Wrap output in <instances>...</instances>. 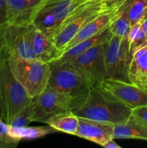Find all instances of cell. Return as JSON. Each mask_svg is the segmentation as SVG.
Here are the masks:
<instances>
[{"label": "cell", "instance_id": "obj_1", "mask_svg": "<svg viewBox=\"0 0 147 148\" xmlns=\"http://www.w3.org/2000/svg\"><path fill=\"white\" fill-rule=\"evenodd\" d=\"M131 108L102 88H91L83 103L72 110L78 117L118 124L127 121Z\"/></svg>", "mask_w": 147, "mask_h": 148}, {"label": "cell", "instance_id": "obj_2", "mask_svg": "<svg viewBox=\"0 0 147 148\" xmlns=\"http://www.w3.org/2000/svg\"><path fill=\"white\" fill-rule=\"evenodd\" d=\"M12 72L8 58L1 53L0 61V114L10 124L13 117L33 101Z\"/></svg>", "mask_w": 147, "mask_h": 148}, {"label": "cell", "instance_id": "obj_3", "mask_svg": "<svg viewBox=\"0 0 147 148\" xmlns=\"http://www.w3.org/2000/svg\"><path fill=\"white\" fill-rule=\"evenodd\" d=\"M50 65L48 85L67 97L71 111L82 105L91 90L85 78L66 62L56 61Z\"/></svg>", "mask_w": 147, "mask_h": 148}, {"label": "cell", "instance_id": "obj_4", "mask_svg": "<svg viewBox=\"0 0 147 148\" xmlns=\"http://www.w3.org/2000/svg\"><path fill=\"white\" fill-rule=\"evenodd\" d=\"M115 2H108L105 0H94L90 4L61 23L50 39L56 50V56L53 61L63 53L68 43L89 22L109 10Z\"/></svg>", "mask_w": 147, "mask_h": 148}, {"label": "cell", "instance_id": "obj_5", "mask_svg": "<svg viewBox=\"0 0 147 148\" xmlns=\"http://www.w3.org/2000/svg\"><path fill=\"white\" fill-rule=\"evenodd\" d=\"M9 63L14 76L30 98L40 95L48 85L50 76L49 62L37 59H9Z\"/></svg>", "mask_w": 147, "mask_h": 148}, {"label": "cell", "instance_id": "obj_6", "mask_svg": "<svg viewBox=\"0 0 147 148\" xmlns=\"http://www.w3.org/2000/svg\"><path fill=\"white\" fill-rule=\"evenodd\" d=\"M31 25H20L7 21L0 25V50L5 57L9 59H36L30 44Z\"/></svg>", "mask_w": 147, "mask_h": 148}, {"label": "cell", "instance_id": "obj_7", "mask_svg": "<svg viewBox=\"0 0 147 148\" xmlns=\"http://www.w3.org/2000/svg\"><path fill=\"white\" fill-rule=\"evenodd\" d=\"M103 54L106 78L128 82L127 74L131 56L128 38L112 35L103 43Z\"/></svg>", "mask_w": 147, "mask_h": 148}, {"label": "cell", "instance_id": "obj_8", "mask_svg": "<svg viewBox=\"0 0 147 148\" xmlns=\"http://www.w3.org/2000/svg\"><path fill=\"white\" fill-rule=\"evenodd\" d=\"M66 63L85 78L91 88H100L106 78L103 43L88 49Z\"/></svg>", "mask_w": 147, "mask_h": 148}, {"label": "cell", "instance_id": "obj_9", "mask_svg": "<svg viewBox=\"0 0 147 148\" xmlns=\"http://www.w3.org/2000/svg\"><path fill=\"white\" fill-rule=\"evenodd\" d=\"M71 110L67 97L48 85L32 101L31 121L45 124L50 117Z\"/></svg>", "mask_w": 147, "mask_h": 148}, {"label": "cell", "instance_id": "obj_10", "mask_svg": "<svg viewBox=\"0 0 147 148\" xmlns=\"http://www.w3.org/2000/svg\"><path fill=\"white\" fill-rule=\"evenodd\" d=\"M101 88L109 92L131 109L147 106V89L121 79L105 78Z\"/></svg>", "mask_w": 147, "mask_h": 148}, {"label": "cell", "instance_id": "obj_11", "mask_svg": "<svg viewBox=\"0 0 147 148\" xmlns=\"http://www.w3.org/2000/svg\"><path fill=\"white\" fill-rule=\"evenodd\" d=\"M47 0H6L7 21L20 25L33 24Z\"/></svg>", "mask_w": 147, "mask_h": 148}, {"label": "cell", "instance_id": "obj_12", "mask_svg": "<svg viewBox=\"0 0 147 148\" xmlns=\"http://www.w3.org/2000/svg\"><path fill=\"white\" fill-rule=\"evenodd\" d=\"M114 124L79 117V125L74 135L102 145L113 138Z\"/></svg>", "mask_w": 147, "mask_h": 148}, {"label": "cell", "instance_id": "obj_13", "mask_svg": "<svg viewBox=\"0 0 147 148\" xmlns=\"http://www.w3.org/2000/svg\"><path fill=\"white\" fill-rule=\"evenodd\" d=\"M127 77L129 82L147 89V43L133 53Z\"/></svg>", "mask_w": 147, "mask_h": 148}, {"label": "cell", "instance_id": "obj_14", "mask_svg": "<svg viewBox=\"0 0 147 148\" xmlns=\"http://www.w3.org/2000/svg\"><path fill=\"white\" fill-rule=\"evenodd\" d=\"M32 49L36 59L46 62H53L56 56V50L48 36L32 24L30 30Z\"/></svg>", "mask_w": 147, "mask_h": 148}, {"label": "cell", "instance_id": "obj_15", "mask_svg": "<svg viewBox=\"0 0 147 148\" xmlns=\"http://www.w3.org/2000/svg\"><path fill=\"white\" fill-rule=\"evenodd\" d=\"M94 0H47L44 8L53 13L61 23L90 4Z\"/></svg>", "mask_w": 147, "mask_h": 148}, {"label": "cell", "instance_id": "obj_16", "mask_svg": "<svg viewBox=\"0 0 147 148\" xmlns=\"http://www.w3.org/2000/svg\"><path fill=\"white\" fill-rule=\"evenodd\" d=\"M111 36H112V34H111L110 27L109 25L107 27H105L102 31L97 33L95 36H92V37L89 38L87 39H85V40L81 41L80 43L72 46L71 48H70L67 51L63 52L55 61H58V62H69V61L72 60V59L79 56V55L82 54V53L85 52L86 51H87L88 49H91V48L94 47V46H97V45L104 43ZM55 61H53V62H55Z\"/></svg>", "mask_w": 147, "mask_h": 148}, {"label": "cell", "instance_id": "obj_17", "mask_svg": "<svg viewBox=\"0 0 147 148\" xmlns=\"http://www.w3.org/2000/svg\"><path fill=\"white\" fill-rule=\"evenodd\" d=\"M113 138L147 140V127L131 114L126 121L114 125Z\"/></svg>", "mask_w": 147, "mask_h": 148}, {"label": "cell", "instance_id": "obj_18", "mask_svg": "<svg viewBox=\"0 0 147 148\" xmlns=\"http://www.w3.org/2000/svg\"><path fill=\"white\" fill-rule=\"evenodd\" d=\"M45 124L57 132L74 135L79 125V117L71 111H68L50 117Z\"/></svg>", "mask_w": 147, "mask_h": 148}, {"label": "cell", "instance_id": "obj_19", "mask_svg": "<svg viewBox=\"0 0 147 148\" xmlns=\"http://www.w3.org/2000/svg\"><path fill=\"white\" fill-rule=\"evenodd\" d=\"M57 132L53 127L49 125L40 126V127H28L14 128L10 127V133L13 137L18 140H34L45 137L48 134Z\"/></svg>", "mask_w": 147, "mask_h": 148}, {"label": "cell", "instance_id": "obj_20", "mask_svg": "<svg viewBox=\"0 0 147 148\" xmlns=\"http://www.w3.org/2000/svg\"><path fill=\"white\" fill-rule=\"evenodd\" d=\"M33 25L50 39L54 35L59 23L53 13L43 7L33 21Z\"/></svg>", "mask_w": 147, "mask_h": 148}, {"label": "cell", "instance_id": "obj_21", "mask_svg": "<svg viewBox=\"0 0 147 148\" xmlns=\"http://www.w3.org/2000/svg\"><path fill=\"white\" fill-rule=\"evenodd\" d=\"M110 27L112 35L128 38L131 29V24L128 18L127 0H124L119 15L110 25Z\"/></svg>", "mask_w": 147, "mask_h": 148}, {"label": "cell", "instance_id": "obj_22", "mask_svg": "<svg viewBox=\"0 0 147 148\" xmlns=\"http://www.w3.org/2000/svg\"><path fill=\"white\" fill-rule=\"evenodd\" d=\"M128 14L131 26L141 23L147 13V0H127Z\"/></svg>", "mask_w": 147, "mask_h": 148}, {"label": "cell", "instance_id": "obj_23", "mask_svg": "<svg viewBox=\"0 0 147 148\" xmlns=\"http://www.w3.org/2000/svg\"><path fill=\"white\" fill-rule=\"evenodd\" d=\"M129 52L131 57L134 52L147 43L146 35L141 27V23L131 26L128 36Z\"/></svg>", "mask_w": 147, "mask_h": 148}, {"label": "cell", "instance_id": "obj_24", "mask_svg": "<svg viewBox=\"0 0 147 148\" xmlns=\"http://www.w3.org/2000/svg\"><path fill=\"white\" fill-rule=\"evenodd\" d=\"M20 142L12 137L10 126L2 119L0 114V148H14Z\"/></svg>", "mask_w": 147, "mask_h": 148}, {"label": "cell", "instance_id": "obj_25", "mask_svg": "<svg viewBox=\"0 0 147 148\" xmlns=\"http://www.w3.org/2000/svg\"><path fill=\"white\" fill-rule=\"evenodd\" d=\"M31 103L24 107V108L19 111L15 116L12 118L11 121L9 124L10 127L19 128V127H24L28 126L31 121Z\"/></svg>", "mask_w": 147, "mask_h": 148}, {"label": "cell", "instance_id": "obj_26", "mask_svg": "<svg viewBox=\"0 0 147 148\" xmlns=\"http://www.w3.org/2000/svg\"><path fill=\"white\" fill-rule=\"evenodd\" d=\"M131 114L147 127V106L133 108Z\"/></svg>", "mask_w": 147, "mask_h": 148}, {"label": "cell", "instance_id": "obj_27", "mask_svg": "<svg viewBox=\"0 0 147 148\" xmlns=\"http://www.w3.org/2000/svg\"><path fill=\"white\" fill-rule=\"evenodd\" d=\"M101 146L105 148H121V147L119 145H118L115 141H114V139L108 140V141H107L106 143L102 144Z\"/></svg>", "mask_w": 147, "mask_h": 148}, {"label": "cell", "instance_id": "obj_28", "mask_svg": "<svg viewBox=\"0 0 147 148\" xmlns=\"http://www.w3.org/2000/svg\"><path fill=\"white\" fill-rule=\"evenodd\" d=\"M140 23H141V27H142L143 30H144V33L146 35V38L147 39V13L146 14V15L144 16V17L142 19V20H141Z\"/></svg>", "mask_w": 147, "mask_h": 148}, {"label": "cell", "instance_id": "obj_29", "mask_svg": "<svg viewBox=\"0 0 147 148\" xmlns=\"http://www.w3.org/2000/svg\"><path fill=\"white\" fill-rule=\"evenodd\" d=\"M7 21V13L6 12L0 11V25Z\"/></svg>", "mask_w": 147, "mask_h": 148}, {"label": "cell", "instance_id": "obj_30", "mask_svg": "<svg viewBox=\"0 0 147 148\" xmlns=\"http://www.w3.org/2000/svg\"><path fill=\"white\" fill-rule=\"evenodd\" d=\"M0 11L6 12V0H0Z\"/></svg>", "mask_w": 147, "mask_h": 148}, {"label": "cell", "instance_id": "obj_31", "mask_svg": "<svg viewBox=\"0 0 147 148\" xmlns=\"http://www.w3.org/2000/svg\"><path fill=\"white\" fill-rule=\"evenodd\" d=\"M105 1H108V2H115V1H118V0H105Z\"/></svg>", "mask_w": 147, "mask_h": 148}, {"label": "cell", "instance_id": "obj_32", "mask_svg": "<svg viewBox=\"0 0 147 148\" xmlns=\"http://www.w3.org/2000/svg\"><path fill=\"white\" fill-rule=\"evenodd\" d=\"M1 50H0V61H1Z\"/></svg>", "mask_w": 147, "mask_h": 148}]
</instances>
